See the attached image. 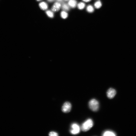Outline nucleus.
I'll list each match as a JSON object with an SVG mask.
<instances>
[{
	"instance_id": "15",
	"label": "nucleus",
	"mask_w": 136,
	"mask_h": 136,
	"mask_svg": "<svg viewBox=\"0 0 136 136\" xmlns=\"http://www.w3.org/2000/svg\"><path fill=\"white\" fill-rule=\"evenodd\" d=\"M62 8L63 10L65 11H68L69 9V6L68 5L64 4L63 5Z\"/></svg>"
},
{
	"instance_id": "17",
	"label": "nucleus",
	"mask_w": 136,
	"mask_h": 136,
	"mask_svg": "<svg viewBox=\"0 0 136 136\" xmlns=\"http://www.w3.org/2000/svg\"><path fill=\"white\" fill-rule=\"evenodd\" d=\"M82 1L86 2H88L91 1V0H82Z\"/></svg>"
},
{
	"instance_id": "20",
	"label": "nucleus",
	"mask_w": 136,
	"mask_h": 136,
	"mask_svg": "<svg viewBox=\"0 0 136 136\" xmlns=\"http://www.w3.org/2000/svg\"><path fill=\"white\" fill-rule=\"evenodd\" d=\"M58 0L60 1V0Z\"/></svg>"
},
{
	"instance_id": "9",
	"label": "nucleus",
	"mask_w": 136,
	"mask_h": 136,
	"mask_svg": "<svg viewBox=\"0 0 136 136\" xmlns=\"http://www.w3.org/2000/svg\"><path fill=\"white\" fill-rule=\"evenodd\" d=\"M104 136H115L116 135L115 133L111 131H105L103 134Z\"/></svg>"
},
{
	"instance_id": "21",
	"label": "nucleus",
	"mask_w": 136,
	"mask_h": 136,
	"mask_svg": "<svg viewBox=\"0 0 136 136\" xmlns=\"http://www.w3.org/2000/svg\"><path fill=\"white\" fill-rule=\"evenodd\" d=\"M65 0L67 1L68 0Z\"/></svg>"
},
{
	"instance_id": "7",
	"label": "nucleus",
	"mask_w": 136,
	"mask_h": 136,
	"mask_svg": "<svg viewBox=\"0 0 136 136\" xmlns=\"http://www.w3.org/2000/svg\"><path fill=\"white\" fill-rule=\"evenodd\" d=\"M68 5L70 7L75 8L77 5V2L76 0H69Z\"/></svg>"
},
{
	"instance_id": "4",
	"label": "nucleus",
	"mask_w": 136,
	"mask_h": 136,
	"mask_svg": "<svg viewBox=\"0 0 136 136\" xmlns=\"http://www.w3.org/2000/svg\"><path fill=\"white\" fill-rule=\"evenodd\" d=\"M72 129L70 131L71 133L73 134H76L80 132V128L79 125L76 124L74 123L71 125Z\"/></svg>"
},
{
	"instance_id": "10",
	"label": "nucleus",
	"mask_w": 136,
	"mask_h": 136,
	"mask_svg": "<svg viewBox=\"0 0 136 136\" xmlns=\"http://www.w3.org/2000/svg\"><path fill=\"white\" fill-rule=\"evenodd\" d=\"M87 11L89 13H92L94 11V9L93 7L91 5H89L87 8Z\"/></svg>"
},
{
	"instance_id": "14",
	"label": "nucleus",
	"mask_w": 136,
	"mask_h": 136,
	"mask_svg": "<svg viewBox=\"0 0 136 136\" xmlns=\"http://www.w3.org/2000/svg\"><path fill=\"white\" fill-rule=\"evenodd\" d=\"M46 13V15L49 17L52 18L54 17V14L52 11L50 10L47 11Z\"/></svg>"
},
{
	"instance_id": "2",
	"label": "nucleus",
	"mask_w": 136,
	"mask_h": 136,
	"mask_svg": "<svg viewBox=\"0 0 136 136\" xmlns=\"http://www.w3.org/2000/svg\"><path fill=\"white\" fill-rule=\"evenodd\" d=\"M89 106L92 111L94 112L97 111L99 109V103L95 99H92L89 102Z\"/></svg>"
},
{
	"instance_id": "6",
	"label": "nucleus",
	"mask_w": 136,
	"mask_h": 136,
	"mask_svg": "<svg viewBox=\"0 0 136 136\" xmlns=\"http://www.w3.org/2000/svg\"><path fill=\"white\" fill-rule=\"evenodd\" d=\"M61 6V5L60 3L58 2L55 3L52 7V11L55 12L58 11L60 10Z\"/></svg>"
},
{
	"instance_id": "16",
	"label": "nucleus",
	"mask_w": 136,
	"mask_h": 136,
	"mask_svg": "<svg viewBox=\"0 0 136 136\" xmlns=\"http://www.w3.org/2000/svg\"><path fill=\"white\" fill-rule=\"evenodd\" d=\"M49 136H58V134L54 132H51L49 133Z\"/></svg>"
},
{
	"instance_id": "19",
	"label": "nucleus",
	"mask_w": 136,
	"mask_h": 136,
	"mask_svg": "<svg viewBox=\"0 0 136 136\" xmlns=\"http://www.w3.org/2000/svg\"><path fill=\"white\" fill-rule=\"evenodd\" d=\"M37 0V1H41V0Z\"/></svg>"
},
{
	"instance_id": "11",
	"label": "nucleus",
	"mask_w": 136,
	"mask_h": 136,
	"mask_svg": "<svg viewBox=\"0 0 136 136\" xmlns=\"http://www.w3.org/2000/svg\"><path fill=\"white\" fill-rule=\"evenodd\" d=\"M94 5L95 7L97 9L100 8L102 6V3L100 1L98 0L94 3Z\"/></svg>"
},
{
	"instance_id": "18",
	"label": "nucleus",
	"mask_w": 136,
	"mask_h": 136,
	"mask_svg": "<svg viewBox=\"0 0 136 136\" xmlns=\"http://www.w3.org/2000/svg\"><path fill=\"white\" fill-rule=\"evenodd\" d=\"M54 0H48V1L49 2H51L54 1Z\"/></svg>"
},
{
	"instance_id": "3",
	"label": "nucleus",
	"mask_w": 136,
	"mask_h": 136,
	"mask_svg": "<svg viewBox=\"0 0 136 136\" xmlns=\"http://www.w3.org/2000/svg\"><path fill=\"white\" fill-rule=\"evenodd\" d=\"M72 105L71 103L68 102H65L63 104L62 110L65 113H68L71 111Z\"/></svg>"
},
{
	"instance_id": "5",
	"label": "nucleus",
	"mask_w": 136,
	"mask_h": 136,
	"mask_svg": "<svg viewBox=\"0 0 136 136\" xmlns=\"http://www.w3.org/2000/svg\"><path fill=\"white\" fill-rule=\"evenodd\" d=\"M116 94V90L113 88H110L107 91V96L110 99L113 98Z\"/></svg>"
},
{
	"instance_id": "8",
	"label": "nucleus",
	"mask_w": 136,
	"mask_h": 136,
	"mask_svg": "<svg viewBox=\"0 0 136 136\" xmlns=\"http://www.w3.org/2000/svg\"><path fill=\"white\" fill-rule=\"evenodd\" d=\"M39 6L41 9L44 10H46L48 8V4L44 2L40 3L39 4Z\"/></svg>"
},
{
	"instance_id": "12",
	"label": "nucleus",
	"mask_w": 136,
	"mask_h": 136,
	"mask_svg": "<svg viewBox=\"0 0 136 136\" xmlns=\"http://www.w3.org/2000/svg\"><path fill=\"white\" fill-rule=\"evenodd\" d=\"M77 7L78 9L80 10H82L86 6V4L84 3L83 2H80L77 5Z\"/></svg>"
},
{
	"instance_id": "13",
	"label": "nucleus",
	"mask_w": 136,
	"mask_h": 136,
	"mask_svg": "<svg viewBox=\"0 0 136 136\" xmlns=\"http://www.w3.org/2000/svg\"><path fill=\"white\" fill-rule=\"evenodd\" d=\"M60 16L63 18L64 19L66 18L68 16L67 13L65 11H63L61 12L60 13Z\"/></svg>"
},
{
	"instance_id": "1",
	"label": "nucleus",
	"mask_w": 136,
	"mask_h": 136,
	"mask_svg": "<svg viewBox=\"0 0 136 136\" xmlns=\"http://www.w3.org/2000/svg\"><path fill=\"white\" fill-rule=\"evenodd\" d=\"M93 122L91 119H88L82 124L81 129L83 132H86L89 130L93 126Z\"/></svg>"
}]
</instances>
